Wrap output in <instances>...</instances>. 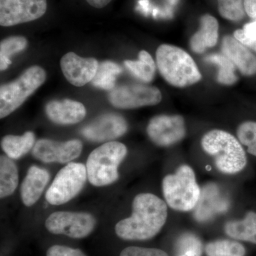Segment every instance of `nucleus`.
<instances>
[{
  "instance_id": "nucleus-1",
  "label": "nucleus",
  "mask_w": 256,
  "mask_h": 256,
  "mask_svg": "<svg viewBox=\"0 0 256 256\" xmlns=\"http://www.w3.org/2000/svg\"><path fill=\"white\" fill-rule=\"evenodd\" d=\"M168 218V206L152 194H140L132 202V214L116 224V235L126 240H146L156 236Z\"/></svg>"
},
{
  "instance_id": "nucleus-2",
  "label": "nucleus",
  "mask_w": 256,
  "mask_h": 256,
  "mask_svg": "<svg viewBox=\"0 0 256 256\" xmlns=\"http://www.w3.org/2000/svg\"><path fill=\"white\" fill-rule=\"evenodd\" d=\"M201 144L204 150L213 156L217 169L224 174H236L246 166L245 151L230 133L213 130L204 136Z\"/></svg>"
},
{
  "instance_id": "nucleus-3",
  "label": "nucleus",
  "mask_w": 256,
  "mask_h": 256,
  "mask_svg": "<svg viewBox=\"0 0 256 256\" xmlns=\"http://www.w3.org/2000/svg\"><path fill=\"white\" fill-rule=\"evenodd\" d=\"M156 60L162 76L173 86H188L202 79V74L191 56L178 46L161 45L156 50Z\"/></svg>"
},
{
  "instance_id": "nucleus-4",
  "label": "nucleus",
  "mask_w": 256,
  "mask_h": 256,
  "mask_svg": "<svg viewBox=\"0 0 256 256\" xmlns=\"http://www.w3.org/2000/svg\"><path fill=\"white\" fill-rule=\"evenodd\" d=\"M126 146L119 142H108L96 148L86 162L88 178L96 186H104L117 181L118 168L127 156Z\"/></svg>"
},
{
  "instance_id": "nucleus-5",
  "label": "nucleus",
  "mask_w": 256,
  "mask_h": 256,
  "mask_svg": "<svg viewBox=\"0 0 256 256\" xmlns=\"http://www.w3.org/2000/svg\"><path fill=\"white\" fill-rule=\"evenodd\" d=\"M165 200L172 210L190 212L198 204L201 196L193 170L184 164L174 174L166 175L162 182Z\"/></svg>"
},
{
  "instance_id": "nucleus-6",
  "label": "nucleus",
  "mask_w": 256,
  "mask_h": 256,
  "mask_svg": "<svg viewBox=\"0 0 256 256\" xmlns=\"http://www.w3.org/2000/svg\"><path fill=\"white\" fill-rule=\"evenodd\" d=\"M46 78L44 69L33 66L23 72L16 80L0 88V118L9 116L22 105L25 100L43 85Z\"/></svg>"
},
{
  "instance_id": "nucleus-7",
  "label": "nucleus",
  "mask_w": 256,
  "mask_h": 256,
  "mask_svg": "<svg viewBox=\"0 0 256 256\" xmlns=\"http://www.w3.org/2000/svg\"><path fill=\"white\" fill-rule=\"evenodd\" d=\"M87 178L86 166L82 163H68L56 175L46 191V201L56 206L67 203L80 193Z\"/></svg>"
},
{
  "instance_id": "nucleus-8",
  "label": "nucleus",
  "mask_w": 256,
  "mask_h": 256,
  "mask_svg": "<svg viewBox=\"0 0 256 256\" xmlns=\"http://www.w3.org/2000/svg\"><path fill=\"white\" fill-rule=\"evenodd\" d=\"M96 225L95 217L86 212H56L45 222L50 233L80 239L88 236Z\"/></svg>"
},
{
  "instance_id": "nucleus-9",
  "label": "nucleus",
  "mask_w": 256,
  "mask_h": 256,
  "mask_svg": "<svg viewBox=\"0 0 256 256\" xmlns=\"http://www.w3.org/2000/svg\"><path fill=\"white\" fill-rule=\"evenodd\" d=\"M162 94L156 87L141 84H130L112 89L108 96L114 107L134 109L143 106H156L162 100Z\"/></svg>"
},
{
  "instance_id": "nucleus-10",
  "label": "nucleus",
  "mask_w": 256,
  "mask_h": 256,
  "mask_svg": "<svg viewBox=\"0 0 256 256\" xmlns=\"http://www.w3.org/2000/svg\"><path fill=\"white\" fill-rule=\"evenodd\" d=\"M46 9V0H0V25L30 22L42 18Z\"/></svg>"
},
{
  "instance_id": "nucleus-11",
  "label": "nucleus",
  "mask_w": 256,
  "mask_h": 256,
  "mask_svg": "<svg viewBox=\"0 0 256 256\" xmlns=\"http://www.w3.org/2000/svg\"><path fill=\"white\" fill-rule=\"evenodd\" d=\"M82 150V142L79 140L58 142L50 139H41L35 143L32 156L44 163L65 164L78 158Z\"/></svg>"
},
{
  "instance_id": "nucleus-12",
  "label": "nucleus",
  "mask_w": 256,
  "mask_h": 256,
  "mask_svg": "<svg viewBox=\"0 0 256 256\" xmlns=\"http://www.w3.org/2000/svg\"><path fill=\"white\" fill-rule=\"evenodd\" d=\"M146 132L156 146H172L185 137L184 120L181 116L161 114L156 116L150 121Z\"/></svg>"
},
{
  "instance_id": "nucleus-13",
  "label": "nucleus",
  "mask_w": 256,
  "mask_h": 256,
  "mask_svg": "<svg viewBox=\"0 0 256 256\" xmlns=\"http://www.w3.org/2000/svg\"><path fill=\"white\" fill-rule=\"evenodd\" d=\"M128 131V124L120 114H101L82 128L84 137L92 142L111 141L121 137Z\"/></svg>"
},
{
  "instance_id": "nucleus-14",
  "label": "nucleus",
  "mask_w": 256,
  "mask_h": 256,
  "mask_svg": "<svg viewBox=\"0 0 256 256\" xmlns=\"http://www.w3.org/2000/svg\"><path fill=\"white\" fill-rule=\"evenodd\" d=\"M60 68L64 76L70 84L82 87L92 82L98 68L94 58H82L74 52H69L60 60Z\"/></svg>"
},
{
  "instance_id": "nucleus-15",
  "label": "nucleus",
  "mask_w": 256,
  "mask_h": 256,
  "mask_svg": "<svg viewBox=\"0 0 256 256\" xmlns=\"http://www.w3.org/2000/svg\"><path fill=\"white\" fill-rule=\"evenodd\" d=\"M45 110L52 122L62 126L78 124L86 114L85 106L70 99L50 101L46 104Z\"/></svg>"
},
{
  "instance_id": "nucleus-16",
  "label": "nucleus",
  "mask_w": 256,
  "mask_h": 256,
  "mask_svg": "<svg viewBox=\"0 0 256 256\" xmlns=\"http://www.w3.org/2000/svg\"><path fill=\"white\" fill-rule=\"evenodd\" d=\"M222 52L242 75L250 76L256 74V57L235 37H224Z\"/></svg>"
},
{
  "instance_id": "nucleus-17",
  "label": "nucleus",
  "mask_w": 256,
  "mask_h": 256,
  "mask_svg": "<svg viewBox=\"0 0 256 256\" xmlns=\"http://www.w3.org/2000/svg\"><path fill=\"white\" fill-rule=\"evenodd\" d=\"M50 180V173L46 170L36 166L28 169L20 188L22 201L25 206H33L40 200Z\"/></svg>"
},
{
  "instance_id": "nucleus-18",
  "label": "nucleus",
  "mask_w": 256,
  "mask_h": 256,
  "mask_svg": "<svg viewBox=\"0 0 256 256\" xmlns=\"http://www.w3.org/2000/svg\"><path fill=\"white\" fill-rule=\"evenodd\" d=\"M195 217L198 220H206L213 216L225 212L228 206V202L220 194L215 185L210 184L204 188L197 204Z\"/></svg>"
},
{
  "instance_id": "nucleus-19",
  "label": "nucleus",
  "mask_w": 256,
  "mask_h": 256,
  "mask_svg": "<svg viewBox=\"0 0 256 256\" xmlns=\"http://www.w3.org/2000/svg\"><path fill=\"white\" fill-rule=\"evenodd\" d=\"M218 38V23L216 18L210 14L202 16L200 20V30L192 37V50L202 54L207 48L216 44Z\"/></svg>"
},
{
  "instance_id": "nucleus-20",
  "label": "nucleus",
  "mask_w": 256,
  "mask_h": 256,
  "mask_svg": "<svg viewBox=\"0 0 256 256\" xmlns=\"http://www.w3.org/2000/svg\"><path fill=\"white\" fill-rule=\"evenodd\" d=\"M225 232L232 238L256 244V212H248L244 220L228 222Z\"/></svg>"
},
{
  "instance_id": "nucleus-21",
  "label": "nucleus",
  "mask_w": 256,
  "mask_h": 256,
  "mask_svg": "<svg viewBox=\"0 0 256 256\" xmlns=\"http://www.w3.org/2000/svg\"><path fill=\"white\" fill-rule=\"evenodd\" d=\"M35 134L31 131L21 136H6L2 140L1 146L6 156L12 160H18L28 154L35 144Z\"/></svg>"
},
{
  "instance_id": "nucleus-22",
  "label": "nucleus",
  "mask_w": 256,
  "mask_h": 256,
  "mask_svg": "<svg viewBox=\"0 0 256 256\" xmlns=\"http://www.w3.org/2000/svg\"><path fill=\"white\" fill-rule=\"evenodd\" d=\"M18 166L9 156H0V197L2 198L12 194L18 188Z\"/></svg>"
},
{
  "instance_id": "nucleus-23",
  "label": "nucleus",
  "mask_w": 256,
  "mask_h": 256,
  "mask_svg": "<svg viewBox=\"0 0 256 256\" xmlns=\"http://www.w3.org/2000/svg\"><path fill=\"white\" fill-rule=\"evenodd\" d=\"M124 64L136 78L143 82H151L156 75V63L146 50L140 52L138 60H124Z\"/></svg>"
},
{
  "instance_id": "nucleus-24",
  "label": "nucleus",
  "mask_w": 256,
  "mask_h": 256,
  "mask_svg": "<svg viewBox=\"0 0 256 256\" xmlns=\"http://www.w3.org/2000/svg\"><path fill=\"white\" fill-rule=\"evenodd\" d=\"M122 72L118 64L108 60L102 62L99 64L97 73L92 80V85L104 90H112L116 85V77Z\"/></svg>"
},
{
  "instance_id": "nucleus-25",
  "label": "nucleus",
  "mask_w": 256,
  "mask_h": 256,
  "mask_svg": "<svg viewBox=\"0 0 256 256\" xmlns=\"http://www.w3.org/2000/svg\"><path fill=\"white\" fill-rule=\"evenodd\" d=\"M28 40L25 37L14 36L8 37L0 44V69L6 70L12 64L10 58L13 55L22 52L28 46Z\"/></svg>"
},
{
  "instance_id": "nucleus-26",
  "label": "nucleus",
  "mask_w": 256,
  "mask_h": 256,
  "mask_svg": "<svg viewBox=\"0 0 256 256\" xmlns=\"http://www.w3.org/2000/svg\"><path fill=\"white\" fill-rule=\"evenodd\" d=\"M204 60L208 63L216 64L220 68L217 80L224 85H232L237 82L235 66L233 62L224 54H210L207 56Z\"/></svg>"
},
{
  "instance_id": "nucleus-27",
  "label": "nucleus",
  "mask_w": 256,
  "mask_h": 256,
  "mask_svg": "<svg viewBox=\"0 0 256 256\" xmlns=\"http://www.w3.org/2000/svg\"><path fill=\"white\" fill-rule=\"evenodd\" d=\"M208 256H244L245 248L239 242L230 240H216L206 247Z\"/></svg>"
},
{
  "instance_id": "nucleus-28",
  "label": "nucleus",
  "mask_w": 256,
  "mask_h": 256,
  "mask_svg": "<svg viewBox=\"0 0 256 256\" xmlns=\"http://www.w3.org/2000/svg\"><path fill=\"white\" fill-rule=\"evenodd\" d=\"M218 9L222 18L238 22L245 16L244 0H217Z\"/></svg>"
},
{
  "instance_id": "nucleus-29",
  "label": "nucleus",
  "mask_w": 256,
  "mask_h": 256,
  "mask_svg": "<svg viewBox=\"0 0 256 256\" xmlns=\"http://www.w3.org/2000/svg\"><path fill=\"white\" fill-rule=\"evenodd\" d=\"M176 254L178 256H202V242L193 234H184L176 242Z\"/></svg>"
},
{
  "instance_id": "nucleus-30",
  "label": "nucleus",
  "mask_w": 256,
  "mask_h": 256,
  "mask_svg": "<svg viewBox=\"0 0 256 256\" xmlns=\"http://www.w3.org/2000/svg\"><path fill=\"white\" fill-rule=\"evenodd\" d=\"M239 142L247 146L249 154L256 156V122H242L237 130Z\"/></svg>"
},
{
  "instance_id": "nucleus-31",
  "label": "nucleus",
  "mask_w": 256,
  "mask_h": 256,
  "mask_svg": "<svg viewBox=\"0 0 256 256\" xmlns=\"http://www.w3.org/2000/svg\"><path fill=\"white\" fill-rule=\"evenodd\" d=\"M120 256H169L164 250L156 248L130 246L121 252Z\"/></svg>"
},
{
  "instance_id": "nucleus-32",
  "label": "nucleus",
  "mask_w": 256,
  "mask_h": 256,
  "mask_svg": "<svg viewBox=\"0 0 256 256\" xmlns=\"http://www.w3.org/2000/svg\"><path fill=\"white\" fill-rule=\"evenodd\" d=\"M46 256H86L82 250L65 246L54 245L46 252Z\"/></svg>"
},
{
  "instance_id": "nucleus-33",
  "label": "nucleus",
  "mask_w": 256,
  "mask_h": 256,
  "mask_svg": "<svg viewBox=\"0 0 256 256\" xmlns=\"http://www.w3.org/2000/svg\"><path fill=\"white\" fill-rule=\"evenodd\" d=\"M234 37L242 44L244 46L250 47L252 50H255L256 52V40H250L244 34L242 30H238L235 31L234 34Z\"/></svg>"
},
{
  "instance_id": "nucleus-34",
  "label": "nucleus",
  "mask_w": 256,
  "mask_h": 256,
  "mask_svg": "<svg viewBox=\"0 0 256 256\" xmlns=\"http://www.w3.org/2000/svg\"><path fill=\"white\" fill-rule=\"evenodd\" d=\"M244 6L248 16L256 20V0H244Z\"/></svg>"
},
{
  "instance_id": "nucleus-35",
  "label": "nucleus",
  "mask_w": 256,
  "mask_h": 256,
  "mask_svg": "<svg viewBox=\"0 0 256 256\" xmlns=\"http://www.w3.org/2000/svg\"><path fill=\"white\" fill-rule=\"evenodd\" d=\"M244 34L248 38L256 40V21L246 24L242 28Z\"/></svg>"
},
{
  "instance_id": "nucleus-36",
  "label": "nucleus",
  "mask_w": 256,
  "mask_h": 256,
  "mask_svg": "<svg viewBox=\"0 0 256 256\" xmlns=\"http://www.w3.org/2000/svg\"><path fill=\"white\" fill-rule=\"evenodd\" d=\"M89 4L92 5L94 8L101 9L105 8L112 0H86Z\"/></svg>"
},
{
  "instance_id": "nucleus-37",
  "label": "nucleus",
  "mask_w": 256,
  "mask_h": 256,
  "mask_svg": "<svg viewBox=\"0 0 256 256\" xmlns=\"http://www.w3.org/2000/svg\"><path fill=\"white\" fill-rule=\"evenodd\" d=\"M140 6H141V9L144 12H146L148 10V5H149V2L148 0H140L139 2Z\"/></svg>"
}]
</instances>
